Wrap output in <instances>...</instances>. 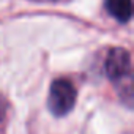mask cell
<instances>
[{
	"label": "cell",
	"mask_w": 134,
	"mask_h": 134,
	"mask_svg": "<svg viewBox=\"0 0 134 134\" xmlns=\"http://www.w3.org/2000/svg\"><path fill=\"white\" fill-rule=\"evenodd\" d=\"M104 70L107 77L121 90L126 92L128 101H131V84H125V81H131V55L123 47H112L107 52Z\"/></svg>",
	"instance_id": "cell-1"
},
{
	"label": "cell",
	"mask_w": 134,
	"mask_h": 134,
	"mask_svg": "<svg viewBox=\"0 0 134 134\" xmlns=\"http://www.w3.org/2000/svg\"><path fill=\"white\" fill-rule=\"evenodd\" d=\"M76 98H77V92L71 84V81L55 79L49 90L47 107L55 117H65L74 109Z\"/></svg>",
	"instance_id": "cell-2"
},
{
	"label": "cell",
	"mask_w": 134,
	"mask_h": 134,
	"mask_svg": "<svg viewBox=\"0 0 134 134\" xmlns=\"http://www.w3.org/2000/svg\"><path fill=\"white\" fill-rule=\"evenodd\" d=\"M7 112H8V101L3 95H0V121L7 117Z\"/></svg>",
	"instance_id": "cell-4"
},
{
	"label": "cell",
	"mask_w": 134,
	"mask_h": 134,
	"mask_svg": "<svg viewBox=\"0 0 134 134\" xmlns=\"http://www.w3.org/2000/svg\"><path fill=\"white\" fill-rule=\"evenodd\" d=\"M35 2H57V0H35Z\"/></svg>",
	"instance_id": "cell-5"
},
{
	"label": "cell",
	"mask_w": 134,
	"mask_h": 134,
	"mask_svg": "<svg viewBox=\"0 0 134 134\" xmlns=\"http://www.w3.org/2000/svg\"><path fill=\"white\" fill-rule=\"evenodd\" d=\"M106 10L114 19L125 24L132 16V0H106Z\"/></svg>",
	"instance_id": "cell-3"
}]
</instances>
